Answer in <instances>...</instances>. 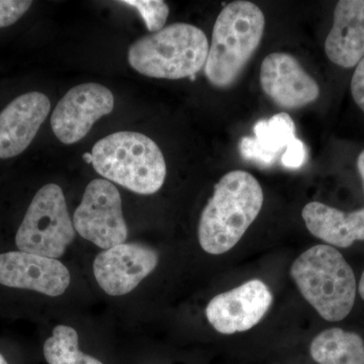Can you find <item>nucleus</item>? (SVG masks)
<instances>
[{
    "label": "nucleus",
    "instance_id": "obj_1",
    "mask_svg": "<svg viewBox=\"0 0 364 364\" xmlns=\"http://www.w3.org/2000/svg\"><path fill=\"white\" fill-rule=\"evenodd\" d=\"M263 202L262 188L252 174L243 170L225 174L200 215L198 241L203 250L213 255L231 250L259 215Z\"/></svg>",
    "mask_w": 364,
    "mask_h": 364
},
{
    "label": "nucleus",
    "instance_id": "obj_2",
    "mask_svg": "<svg viewBox=\"0 0 364 364\" xmlns=\"http://www.w3.org/2000/svg\"><path fill=\"white\" fill-rule=\"evenodd\" d=\"M264 28V14L253 2L238 0L225 6L215 21L203 67L208 80L218 88L234 85L259 47Z\"/></svg>",
    "mask_w": 364,
    "mask_h": 364
},
{
    "label": "nucleus",
    "instance_id": "obj_3",
    "mask_svg": "<svg viewBox=\"0 0 364 364\" xmlns=\"http://www.w3.org/2000/svg\"><path fill=\"white\" fill-rule=\"evenodd\" d=\"M90 154L100 176L133 193L153 195L164 183L167 168L161 149L143 134H111L95 143Z\"/></svg>",
    "mask_w": 364,
    "mask_h": 364
},
{
    "label": "nucleus",
    "instance_id": "obj_4",
    "mask_svg": "<svg viewBox=\"0 0 364 364\" xmlns=\"http://www.w3.org/2000/svg\"><path fill=\"white\" fill-rule=\"evenodd\" d=\"M291 275L306 301L324 320L338 322L350 314L356 296L353 270L329 245H316L294 261Z\"/></svg>",
    "mask_w": 364,
    "mask_h": 364
},
{
    "label": "nucleus",
    "instance_id": "obj_5",
    "mask_svg": "<svg viewBox=\"0 0 364 364\" xmlns=\"http://www.w3.org/2000/svg\"><path fill=\"white\" fill-rule=\"evenodd\" d=\"M208 41L198 26L176 23L144 36L129 48V64L147 77L182 79L202 70Z\"/></svg>",
    "mask_w": 364,
    "mask_h": 364
},
{
    "label": "nucleus",
    "instance_id": "obj_6",
    "mask_svg": "<svg viewBox=\"0 0 364 364\" xmlns=\"http://www.w3.org/2000/svg\"><path fill=\"white\" fill-rule=\"evenodd\" d=\"M75 238L65 196L57 184H46L36 193L18 228L16 244L21 251L44 257H61Z\"/></svg>",
    "mask_w": 364,
    "mask_h": 364
},
{
    "label": "nucleus",
    "instance_id": "obj_7",
    "mask_svg": "<svg viewBox=\"0 0 364 364\" xmlns=\"http://www.w3.org/2000/svg\"><path fill=\"white\" fill-rule=\"evenodd\" d=\"M74 229L86 240L107 249L124 244L128 227L122 210V198L112 182L95 179L86 186L73 215Z\"/></svg>",
    "mask_w": 364,
    "mask_h": 364
},
{
    "label": "nucleus",
    "instance_id": "obj_8",
    "mask_svg": "<svg viewBox=\"0 0 364 364\" xmlns=\"http://www.w3.org/2000/svg\"><path fill=\"white\" fill-rule=\"evenodd\" d=\"M114 107V95L105 86L98 83L74 86L53 112V133L66 145L77 143L90 133L98 119L111 114Z\"/></svg>",
    "mask_w": 364,
    "mask_h": 364
},
{
    "label": "nucleus",
    "instance_id": "obj_9",
    "mask_svg": "<svg viewBox=\"0 0 364 364\" xmlns=\"http://www.w3.org/2000/svg\"><path fill=\"white\" fill-rule=\"evenodd\" d=\"M272 291L259 279L215 296L208 303L205 315L210 324L221 334L231 335L252 329L269 310Z\"/></svg>",
    "mask_w": 364,
    "mask_h": 364
},
{
    "label": "nucleus",
    "instance_id": "obj_10",
    "mask_svg": "<svg viewBox=\"0 0 364 364\" xmlns=\"http://www.w3.org/2000/svg\"><path fill=\"white\" fill-rule=\"evenodd\" d=\"M154 249L139 243H124L98 254L93 272L100 287L109 296L131 293L158 264Z\"/></svg>",
    "mask_w": 364,
    "mask_h": 364
},
{
    "label": "nucleus",
    "instance_id": "obj_11",
    "mask_svg": "<svg viewBox=\"0 0 364 364\" xmlns=\"http://www.w3.org/2000/svg\"><path fill=\"white\" fill-rule=\"evenodd\" d=\"M260 85L265 95L284 109L306 107L320 95L315 79L287 53H272L265 57L261 64Z\"/></svg>",
    "mask_w": 364,
    "mask_h": 364
},
{
    "label": "nucleus",
    "instance_id": "obj_12",
    "mask_svg": "<svg viewBox=\"0 0 364 364\" xmlns=\"http://www.w3.org/2000/svg\"><path fill=\"white\" fill-rule=\"evenodd\" d=\"M70 284L65 265L54 258L14 251L0 254V284L60 296Z\"/></svg>",
    "mask_w": 364,
    "mask_h": 364
},
{
    "label": "nucleus",
    "instance_id": "obj_13",
    "mask_svg": "<svg viewBox=\"0 0 364 364\" xmlns=\"http://www.w3.org/2000/svg\"><path fill=\"white\" fill-rule=\"evenodd\" d=\"M51 109L44 93H25L0 112V159L18 156L31 145Z\"/></svg>",
    "mask_w": 364,
    "mask_h": 364
},
{
    "label": "nucleus",
    "instance_id": "obj_14",
    "mask_svg": "<svg viewBox=\"0 0 364 364\" xmlns=\"http://www.w3.org/2000/svg\"><path fill=\"white\" fill-rule=\"evenodd\" d=\"M325 52L332 63L343 68L358 66L364 58V0L337 2Z\"/></svg>",
    "mask_w": 364,
    "mask_h": 364
},
{
    "label": "nucleus",
    "instance_id": "obj_15",
    "mask_svg": "<svg viewBox=\"0 0 364 364\" xmlns=\"http://www.w3.org/2000/svg\"><path fill=\"white\" fill-rule=\"evenodd\" d=\"M301 217L311 234L335 247H350L355 241H364V208L344 213L312 202L303 208Z\"/></svg>",
    "mask_w": 364,
    "mask_h": 364
},
{
    "label": "nucleus",
    "instance_id": "obj_16",
    "mask_svg": "<svg viewBox=\"0 0 364 364\" xmlns=\"http://www.w3.org/2000/svg\"><path fill=\"white\" fill-rule=\"evenodd\" d=\"M254 138L242 139V156L267 165L272 164L284 154L289 144L296 138V126L287 112H279L269 119H260L254 126Z\"/></svg>",
    "mask_w": 364,
    "mask_h": 364
},
{
    "label": "nucleus",
    "instance_id": "obj_17",
    "mask_svg": "<svg viewBox=\"0 0 364 364\" xmlns=\"http://www.w3.org/2000/svg\"><path fill=\"white\" fill-rule=\"evenodd\" d=\"M310 353L318 364H364V341L356 333L330 328L313 339Z\"/></svg>",
    "mask_w": 364,
    "mask_h": 364
},
{
    "label": "nucleus",
    "instance_id": "obj_18",
    "mask_svg": "<svg viewBox=\"0 0 364 364\" xmlns=\"http://www.w3.org/2000/svg\"><path fill=\"white\" fill-rule=\"evenodd\" d=\"M44 355L49 364H102L79 350L78 334L73 328L59 325L46 340Z\"/></svg>",
    "mask_w": 364,
    "mask_h": 364
},
{
    "label": "nucleus",
    "instance_id": "obj_19",
    "mask_svg": "<svg viewBox=\"0 0 364 364\" xmlns=\"http://www.w3.org/2000/svg\"><path fill=\"white\" fill-rule=\"evenodd\" d=\"M119 4L136 9L152 33L162 30L169 16V7L161 0H126Z\"/></svg>",
    "mask_w": 364,
    "mask_h": 364
},
{
    "label": "nucleus",
    "instance_id": "obj_20",
    "mask_svg": "<svg viewBox=\"0 0 364 364\" xmlns=\"http://www.w3.org/2000/svg\"><path fill=\"white\" fill-rule=\"evenodd\" d=\"M32 4L28 0H0V28L16 23Z\"/></svg>",
    "mask_w": 364,
    "mask_h": 364
},
{
    "label": "nucleus",
    "instance_id": "obj_21",
    "mask_svg": "<svg viewBox=\"0 0 364 364\" xmlns=\"http://www.w3.org/2000/svg\"><path fill=\"white\" fill-rule=\"evenodd\" d=\"M306 151L305 145L298 138H294L287 146L284 154L282 155V162L287 168H299L305 162Z\"/></svg>",
    "mask_w": 364,
    "mask_h": 364
},
{
    "label": "nucleus",
    "instance_id": "obj_22",
    "mask_svg": "<svg viewBox=\"0 0 364 364\" xmlns=\"http://www.w3.org/2000/svg\"><path fill=\"white\" fill-rule=\"evenodd\" d=\"M351 93L354 102L364 112V58L359 62L352 76Z\"/></svg>",
    "mask_w": 364,
    "mask_h": 364
},
{
    "label": "nucleus",
    "instance_id": "obj_23",
    "mask_svg": "<svg viewBox=\"0 0 364 364\" xmlns=\"http://www.w3.org/2000/svg\"><path fill=\"white\" fill-rule=\"evenodd\" d=\"M358 169L359 174H360L361 179H363L364 188V150L359 154L358 158Z\"/></svg>",
    "mask_w": 364,
    "mask_h": 364
},
{
    "label": "nucleus",
    "instance_id": "obj_24",
    "mask_svg": "<svg viewBox=\"0 0 364 364\" xmlns=\"http://www.w3.org/2000/svg\"><path fill=\"white\" fill-rule=\"evenodd\" d=\"M358 291L361 298H363L364 301V272H363V275H361L360 282H359Z\"/></svg>",
    "mask_w": 364,
    "mask_h": 364
},
{
    "label": "nucleus",
    "instance_id": "obj_25",
    "mask_svg": "<svg viewBox=\"0 0 364 364\" xmlns=\"http://www.w3.org/2000/svg\"><path fill=\"white\" fill-rule=\"evenodd\" d=\"M0 364H9L7 363L6 358H4V356L1 355V353H0Z\"/></svg>",
    "mask_w": 364,
    "mask_h": 364
}]
</instances>
